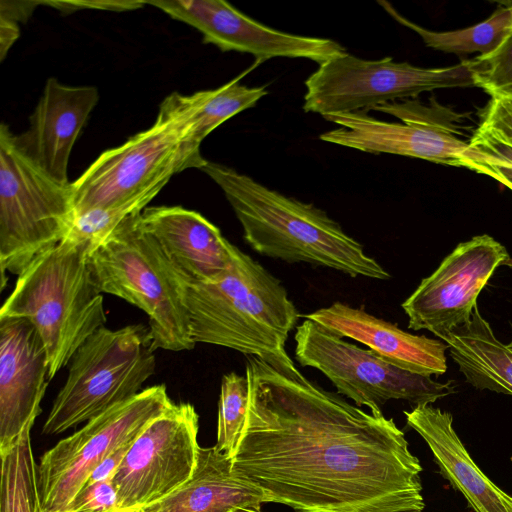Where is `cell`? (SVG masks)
<instances>
[{
    "instance_id": "1",
    "label": "cell",
    "mask_w": 512,
    "mask_h": 512,
    "mask_svg": "<svg viewBox=\"0 0 512 512\" xmlns=\"http://www.w3.org/2000/svg\"><path fill=\"white\" fill-rule=\"evenodd\" d=\"M249 400L232 467L295 512H422L419 459L392 418L305 377L286 350L247 356Z\"/></svg>"
},
{
    "instance_id": "2",
    "label": "cell",
    "mask_w": 512,
    "mask_h": 512,
    "mask_svg": "<svg viewBox=\"0 0 512 512\" xmlns=\"http://www.w3.org/2000/svg\"><path fill=\"white\" fill-rule=\"evenodd\" d=\"M199 170L221 188L241 224L244 240L258 254L323 266L350 277L390 278L325 211L220 163L207 160Z\"/></svg>"
},
{
    "instance_id": "3",
    "label": "cell",
    "mask_w": 512,
    "mask_h": 512,
    "mask_svg": "<svg viewBox=\"0 0 512 512\" xmlns=\"http://www.w3.org/2000/svg\"><path fill=\"white\" fill-rule=\"evenodd\" d=\"M184 301L195 343L247 356L284 350L300 317L282 282L235 245L223 271L184 282Z\"/></svg>"
},
{
    "instance_id": "4",
    "label": "cell",
    "mask_w": 512,
    "mask_h": 512,
    "mask_svg": "<svg viewBox=\"0 0 512 512\" xmlns=\"http://www.w3.org/2000/svg\"><path fill=\"white\" fill-rule=\"evenodd\" d=\"M90 251L88 243L66 236L18 275L0 309V318H23L35 327L47 354L49 380L107 320Z\"/></svg>"
},
{
    "instance_id": "5",
    "label": "cell",
    "mask_w": 512,
    "mask_h": 512,
    "mask_svg": "<svg viewBox=\"0 0 512 512\" xmlns=\"http://www.w3.org/2000/svg\"><path fill=\"white\" fill-rule=\"evenodd\" d=\"M141 213L125 219L90 252L93 278L102 293L146 313L154 350H191L196 343L184 301V281L143 228Z\"/></svg>"
},
{
    "instance_id": "6",
    "label": "cell",
    "mask_w": 512,
    "mask_h": 512,
    "mask_svg": "<svg viewBox=\"0 0 512 512\" xmlns=\"http://www.w3.org/2000/svg\"><path fill=\"white\" fill-rule=\"evenodd\" d=\"M156 360L149 327L99 328L76 350L42 433L58 435L141 392Z\"/></svg>"
},
{
    "instance_id": "7",
    "label": "cell",
    "mask_w": 512,
    "mask_h": 512,
    "mask_svg": "<svg viewBox=\"0 0 512 512\" xmlns=\"http://www.w3.org/2000/svg\"><path fill=\"white\" fill-rule=\"evenodd\" d=\"M75 220L71 183L53 179L0 127V267L20 275L66 238Z\"/></svg>"
},
{
    "instance_id": "8",
    "label": "cell",
    "mask_w": 512,
    "mask_h": 512,
    "mask_svg": "<svg viewBox=\"0 0 512 512\" xmlns=\"http://www.w3.org/2000/svg\"><path fill=\"white\" fill-rule=\"evenodd\" d=\"M207 160L162 113L152 126L105 150L71 183L75 216L95 208L150 202L170 178Z\"/></svg>"
},
{
    "instance_id": "9",
    "label": "cell",
    "mask_w": 512,
    "mask_h": 512,
    "mask_svg": "<svg viewBox=\"0 0 512 512\" xmlns=\"http://www.w3.org/2000/svg\"><path fill=\"white\" fill-rule=\"evenodd\" d=\"M303 110L323 116L368 112L375 107L423 92L475 87L470 59L438 68H423L392 57L364 60L348 52L319 64L305 81Z\"/></svg>"
},
{
    "instance_id": "10",
    "label": "cell",
    "mask_w": 512,
    "mask_h": 512,
    "mask_svg": "<svg viewBox=\"0 0 512 512\" xmlns=\"http://www.w3.org/2000/svg\"><path fill=\"white\" fill-rule=\"evenodd\" d=\"M294 339L295 359L301 366L317 369L338 394L358 407H368L373 414H382V406L389 400L431 405L456 392L452 380L442 383L398 368L309 319L296 327Z\"/></svg>"
},
{
    "instance_id": "11",
    "label": "cell",
    "mask_w": 512,
    "mask_h": 512,
    "mask_svg": "<svg viewBox=\"0 0 512 512\" xmlns=\"http://www.w3.org/2000/svg\"><path fill=\"white\" fill-rule=\"evenodd\" d=\"M172 404L164 384L147 387L46 451L37 466L39 512L65 511L94 469Z\"/></svg>"
},
{
    "instance_id": "12",
    "label": "cell",
    "mask_w": 512,
    "mask_h": 512,
    "mask_svg": "<svg viewBox=\"0 0 512 512\" xmlns=\"http://www.w3.org/2000/svg\"><path fill=\"white\" fill-rule=\"evenodd\" d=\"M373 110L401 122L379 120L367 112L323 116L339 127L320 134L322 141L373 154H395L464 167L494 178L490 168L498 157L486 154L456 137L436 117L437 110L415 99L379 105Z\"/></svg>"
},
{
    "instance_id": "13",
    "label": "cell",
    "mask_w": 512,
    "mask_h": 512,
    "mask_svg": "<svg viewBox=\"0 0 512 512\" xmlns=\"http://www.w3.org/2000/svg\"><path fill=\"white\" fill-rule=\"evenodd\" d=\"M199 416L190 403H173L131 443L112 477L117 512H133L179 488L198 458Z\"/></svg>"
},
{
    "instance_id": "14",
    "label": "cell",
    "mask_w": 512,
    "mask_h": 512,
    "mask_svg": "<svg viewBox=\"0 0 512 512\" xmlns=\"http://www.w3.org/2000/svg\"><path fill=\"white\" fill-rule=\"evenodd\" d=\"M509 258L506 247L487 234L459 243L402 303L408 328L442 340L468 323L480 292Z\"/></svg>"
},
{
    "instance_id": "15",
    "label": "cell",
    "mask_w": 512,
    "mask_h": 512,
    "mask_svg": "<svg viewBox=\"0 0 512 512\" xmlns=\"http://www.w3.org/2000/svg\"><path fill=\"white\" fill-rule=\"evenodd\" d=\"M145 4L192 26L202 34L204 43L222 51L252 54L259 64L274 57L305 58L322 64L347 52L332 39L270 28L223 0H157Z\"/></svg>"
},
{
    "instance_id": "16",
    "label": "cell",
    "mask_w": 512,
    "mask_h": 512,
    "mask_svg": "<svg viewBox=\"0 0 512 512\" xmlns=\"http://www.w3.org/2000/svg\"><path fill=\"white\" fill-rule=\"evenodd\" d=\"M48 382L47 354L35 327L23 318H0V452L33 426Z\"/></svg>"
},
{
    "instance_id": "17",
    "label": "cell",
    "mask_w": 512,
    "mask_h": 512,
    "mask_svg": "<svg viewBox=\"0 0 512 512\" xmlns=\"http://www.w3.org/2000/svg\"><path fill=\"white\" fill-rule=\"evenodd\" d=\"M99 99L93 86H69L47 79L28 130L16 135L26 155L58 182L67 184L73 146Z\"/></svg>"
},
{
    "instance_id": "18",
    "label": "cell",
    "mask_w": 512,
    "mask_h": 512,
    "mask_svg": "<svg viewBox=\"0 0 512 512\" xmlns=\"http://www.w3.org/2000/svg\"><path fill=\"white\" fill-rule=\"evenodd\" d=\"M300 317L318 323L341 338L364 344L398 368L426 376H439L447 370L448 345L444 341L406 332L361 308L337 301Z\"/></svg>"
},
{
    "instance_id": "19",
    "label": "cell",
    "mask_w": 512,
    "mask_h": 512,
    "mask_svg": "<svg viewBox=\"0 0 512 512\" xmlns=\"http://www.w3.org/2000/svg\"><path fill=\"white\" fill-rule=\"evenodd\" d=\"M140 220L184 282L209 279L232 259L234 245L196 211L181 206L146 207Z\"/></svg>"
},
{
    "instance_id": "20",
    "label": "cell",
    "mask_w": 512,
    "mask_h": 512,
    "mask_svg": "<svg viewBox=\"0 0 512 512\" xmlns=\"http://www.w3.org/2000/svg\"><path fill=\"white\" fill-rule=\"evenodd\" d=\"M407 425L426 442L440 473L467 500L473 512H512V496L477 466L453 427V417L432 405L404 411Z\"/></svg>"
},
{
    "instance_id": "21",
    "label": "cell",
    "mask_w": 512,
    "mask_h": 512,
    "mask_svg": "<svg viewBox=\"0 0 512 512\" xmlns=\"http://www.w3.org/2000/svg\"><path fill=\"white\" fill-rule=\"evenodd\" d=\"M267 503L262 489L238 476L232 459L213 447H199L191 477L165 498L142 512H236L261 510Z\"/></svg>"
},
{
    "instance_id": "22",
    "label": "cell",
    "mask_w": 512,
    "mask_h": 512,
    "mask_svg": "<svg viewBox=\"0 0 512 512\" xmlns=\"http://www.w3.org/2000/svg\"><path fill=\"white\" fill-rule=\"evenodd\" d=\"M255 66L215 89L189 95L173 92L161 102L158 112L177 124L188 143L200 148L202 141L218 126L234 115L254 107L267 95L265 86L248 87L240 84L242 77Z\"/></svg>"
},
{
    "instance_id": "23",
    "label": "cell",
    "mask_w": 512,
    "mask_h": 512,
    "mask_svg": "<svg viewBox=\"0 0 512 512\" xmlns=\"http://www.w3.org/2000/svg\"><path fill=\"white\" fill-rule=\"evenodd\" d=\"M442 341L467 383L479 390L512 396V340L502 343L477 305L470 321L453 329Z\"/></svg>"
},
{
    "instance_id": "24",
    "label": "cell",
    "mask_w": 512,
    "mask_h": 512,
    "mask_svg": "<svg viewBox=\"0 0 512 512\" xmlns=\"http://www.w3.org/2000/svg\"><path fill=\"white\" fill-rule=\"evenodd\" d=\"M378 4L395 21L418 34L427 47L446 53L486 55L497 49L512 31V2H503L480 23L452 31L426 29L401 15L388 1L378 0Z\"/></svg>"
},
{
    "instance_id": "25",
    "label": "cell",
    "mask_w": 512,
    "mask_h": 512,
    "mask_svg": "<svg viewBox=\"0 0 512 512\" xmlns=\"http://www.w3.org/2000/svg\"><path fill=\"white\" fill-rule=\"evenodd\" d=\"M31 429L24 430L17 441L1 457L0 512H39L37 466Z\"/></svg>"
},
{
    "instance_id": "26",
    "label": "cell",
    "mask_w": 512,
    "mask_h": 512,
    "mask_svg": "<svg viewBox=\"0 0 512 512\" xmlns=\"http://www.w3.org/2000/svg\"><path fill=\"white\" fill-rule=\"evenodd\" d=\"M248 400L249 384L246 375L235 372L225 374L221 381L215 447L231 459L244 428Z\"/></svg>"
},
{
    "instance_id": "27",
    "label": "cell",
    "mask_w": 512,
    "mask_h": 512,
    "mask_svg": "<svg viewBox=\"0 0 512 512\" xmlns=\"http://www.w3.org/2000/svg\"><path fill=\"white\" fill-rule=\"evenodd\" d=\"M475 87L491 98L512 99V31L493 52L470 59Z\"/></svg>"
},
{
    "instance_id": "28",
    "label": "cell",
    "mask_w": 512,
    "mask_h": 512,
    "mask_svg": "<svg viewBox=\"0 0 512 512\" xmlns=\"http://www.w3.org/2000/svg\"><path fill=\"white\" fill-rule=\"evenodd\" d=\"M469 144L481 152L498 157L496 163L490 164L494 179L512 190V144L480 126Z\"/></svg>"
},
{
    "instance_id": "29",
    "label": "cell",
    "mask_w": 512,
    "mask_h": 512,
    "mask_svg": "<svg viewBox=\"0 0 512 512\" xmlns=\"http://www.w3.org/2000/svg\"><path fill=\"white\" fill-rule=\"evenodd\" d=\"M66 510L73 512H117V492L111 479L86 484Z\"/></svg>"
},
{
    "instance_id": "30",
    "label": "cell",
    "mask_w": 512,
    "mask_h": 512,
    "mask_svg": "<svg viewBox=\"0 0 512 512\" xmlns=\"http://www.w3.org/2000/svg\"><path fill=\"white\" fill-rule=\"evenodd\" d=\"M479 126L512 144V99L491 98Z\"/></svg>"
},
{
    "instance_id": "31",
    "label": "cell",
    "mask_w": 512,
    "mask_h": 512,
    "mask_svg": "<svg viewBox=\"0 0 512 512\" xmlns=\"http://www.w3.org/2000/svg\"><path fill=\"white\" fill-rule=\"evenodd\" d=\"M133 441L125 443L124 445L120 446L118 449L113 451L110 455H108L94 469V471L88 478L86 484H91V483H95V482H99V481H105V480L112 479V477L114 476L116 470L120 466L122 460L124 459L128 449Z\"/></svg>"
},
{
    "instance_id": "32",
    "label": "cell",
    "mask_w": 512,
    "mask_h": 512,
    "mask_svg": "<svg viewBox=\"0 0 512 512\" xmlns=\"http://www.w3.org/2000/svg\"><path fill=\"white\" fill-rule=\"evenodd\" d=\"M40 1H0V18L14 23H25Z\"/></svg>"
},
{
    "instance_id": "33",
    "label": "cell",
    "mask_w": 512,
    "mask_h": 512,
    "mask_svg": "<svg viewBox=\"0 0 512 512\" xmlns=\"http://www.w3.org/2000/svg\"><path fill=\"white\" fill-rule=\"evenodd\" d=\"M20 34L19 24L0 18V59L3 60L17 41Z\"/></svg>"
},
{
    "instance_id": "34",
    "label": "cell",
    "mask_w": 512,
    "mask_h": 512,
    "mask_svg": "<svg viewBox=\"0 0 512 512\" xmlns=\"http://www.w3.org/2000/svg\"><path fill=\"white\" fill-rule=\"evenodd\" d=\"M236 512H262V511L261 510H256V509H252V508H243V509L237 510Z\"/></svg>"
},
{
    "instance_id": "35",
    "label": "cell",
    "mask_w": 512,
    "mask_h": 512,
    "mask_svg": "<svg viewBox=\"0 0 512 512\" xmlns=\"http://www.w3.org/2000/svg\"><path fill=\"white\" fill-rule=\"evenodd\" d=\"M503 265L505 266H508L510 268H512V258H509L508 260H506Z\"/></svg>"
},
{
    "instance_id": "36",
    "label": "cell",
    "mask_w": 512,
    "mask_h": 512,
    "mask_svg": "<svg viewBox=\"0 0 512 512\" xmlns=\"http://www.w3.org/2000/svg\"><path fill=\"white\" fill-rule=\"evenodd\" d=\"M62 512H73V511L65 510V511H62ZM133 512H142V511L141 510H137V511H133Z\"/></svg>"
}]
</instances>
